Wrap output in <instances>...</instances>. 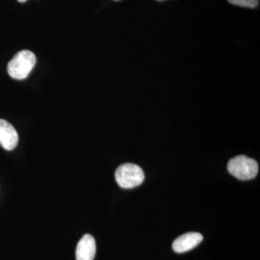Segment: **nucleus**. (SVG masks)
<instances>
[{
	"mask_svg": "<svg viewBox=\"0 0 260 260\" xmlns=\"http://www.w3.org/2000/svg\"><path fill=\"white\" fill-rule=\"evenodd\" d=\"M37 62V57L32 51H19L8 65V74L15 80L25 79Z\"/></svg>",
	"mask_w": 260,
	"mask_h": 260,
	"instance_id": "obj_1",
	"label": "nucleus"
},
{
	"mask_svg": "<svg viewBox=\"0 0 260 260\" xmlns=\"http://www.w3.org/2000/svg\"><path fill=\"white\" fill-rule=\"evenodd\" d=\"M228 171L240 180H250L257 175L259 166L254 159L246 155H237L229 160Z\"/></svg>",
	"mask_w": 260,
	"mask_h": 260,
	"instance_id": "obj_2",
	"label": "nucleus"
},
{
	"mask_svg": "<svg viewBox=\"0 0 260 260\" xmlns=\"http://www.w3.org/2000/svg\"><path fill=\"white\" fill-rule=\"evenodd\" d=\"M116 182L124 189H132L140 185L145 179L143 169L134 164H122L115 172Z\"/></svg>",
	"mask_w": 260,
	"mask_h": 260,
	"instance_id": "obj_3",
	"label": "nucleus"
},
{
	"mask_svg": "<svg viewBox=\"0 0 260 260\" xmlns=\"http://www.w3.org/2000/svg\"><path fill=\"white\" fill-rule=\"evenodd\" d=\"M203 237L197 232H189L178 237L174 243L172 248L177 253H184L194 249L203 242Z\"/></svg>",
	"mask_w": 260,
	"mask_h": 260,
	"instance_id": "obj_4",
	"label": "nucleus"
},
{
	"mask_svg": "<svg viewBox=\"0 0 260 260\" xmlns=\"http://www.w3.org/2000/svg\"><path fill=\"white\" fill-rule=\"evenodd\" d=\"M18 143V135L14 126L0 119V145L7 150H13Z\"/></svg>",
	"mask_w": 260,
	"mask_h": 260,
	"instance_id": "obj_5",
	"label": "nucleus"
},
{
	"mask_svg": "<svg viewBox=\"0 0 260 260\" xmlns=\"http://www.w3.org/2000/svg\"><path fill=\"white\" fill-rule=\"evenodd\" d=\"M96 252L95 239L85 234L78 242L76 248V260H93Z\"/></svg>",
	"mask_w": 260,
	"mask_h": 260,
	"instance_id": "obj_6",
	"label": "nucleus"
},
{
	"mask_svg": "<svg viewBox=\"0 0 260 260\" xmlns=\"http://www.w3.org/2000/svg\"><path fill=\"white\" fill-rule=\"evenodd\" d=\"M231 4L244 8H254L259 5V0H228Z\"/></svg>",
	"mask_w": 260,
	"mask_h": 260,
	"instance_id": "obj_7",
	"label": "nucleus"
},
{
	"mask_svg": "<svg viewBox=\"0 0 260 260\" xmlns=\"http://www.w3.org/2000/svg\"><path fill=\"white\" fill-rule=\"evenodd\" d=\"M18 1L19 2V3H25V2H26L27 0H18Z\"/></svg>",
	"mask_w": 260,
	"mask_h": 260,
	"instance_id": "obj_8",
	"label": "nucleus"
},
{
	"mask_svg": "<svg viewBox=\"0 0 260 260\" xmlns=\"http://www.w3.org/2000/svg\"><path fill=\"white\" fill-rule=\"evenodd\" d=\"M159 1H161V0H159Z\"/></svg>",
	"mask_w": 260,
	"mask_h": 260,
	"instance_id": "obj_9",
	"label": "nucleus"
},
{
	"mask_svg": "<svg viewBox=\"0 0 260 260\" xmlns=\"http://www.w3.org/2000/svg\"><path fill=\"white\" fill-rule=\"evenodd\" d=\"M116 1H117V0H116Z\"/></svg>",
	"mask_w": 260,
	"mask_h": 260,
	"instance_id": "obj_10",
	"label": "nucleus"
}]
</instances>
